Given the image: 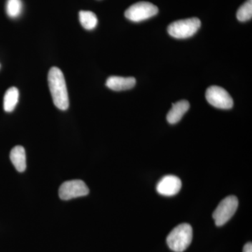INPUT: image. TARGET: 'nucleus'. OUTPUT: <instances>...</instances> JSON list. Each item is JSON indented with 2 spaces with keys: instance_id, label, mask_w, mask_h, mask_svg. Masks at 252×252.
Wrapping results in <instances>:
<instances>
[{
  "instance_id": "obj_1",
  "label": "nucleus",
  "mask_w": 252,
  "mask_h": 252,
  "mask_svg": "<svg viewBox=\"0 0 252 252\" xmlns=\"http://www.w3.org/2000/svg\"><path fill=\"white\" fill-rule=\"evenodd\" d=\"M49 90L55 106L61 110H67L69 107V96L65 79L59 68L53 67L48 74Z\"/></svg>"
},
{
  "instance_id": "obj_2",
  "label": "nucleus",
  "mask_w": 252,
  "mask_h": 252,
  "mask_svg": "<svg viewBox=\"0 0 252 252\" xmlns=\"http://www.w3.org/2000/svg\"><path fill=\"white\" fill-rule=\"evenodd\" d=\"M193 239V229L189 223H181L176 226L167 237L169 248L175 252H185Z\"/></svg>"
},
{
  "instance_id": "obj_3",
  "label": "nucleus",
  "mask_w": 252,
  "mask_h": 252,
  "mask_svg": "<svg viewBox=\"0 0 252 252\" xmlns=\"http://www.w3.org/2000/svg\"><path fill=\"white\" fill-rule=\"evenodd\" d=\"M200 26L201 22L198 18H187L172 23L167 28V32L176 39H187L193 36Z\"/></svg>"
},
{
  "instance_id": "obj_4",
  "label": "nucleus",
  "mask_w": 252,
  "mask_h": 252,
  "mask_svg": "<svg viewBox=\"0 0 252 252\" xmlns=\"http://www.w3.org/2000/svg\"><path fill=\"white\" fill-rule=\"evenodd\" d=\"M238 205V198L235 195H229L222 200L212 215L215 224L221 226L227 223L235 215Z\"/></svg>"
},
{
  "instance_id": "obj_5",
  "label": "nucleus",
  "mask_w": 252,
  "mask_h": 252,
  "mask_svg": "<svg viewBox=\"0 0 252 252\" xmlns=\"http://www.w3.org/2000/svg\"><path fill=\"white\" fill-rule=\"evenodd\" d=\"M158 13L157 6L147 1H140L130 6L125 12L126 18L132 22H141L153 17Z\"/></svg>"
},
{
  "instance_id": "obj_6",
  "label": "nucleus",
  "mask_w": 252,
  "mask_h": 252,
  "mask_svg": "<svg viewBox=\"0 0 252 252\" xmlns=\"http://www.w3.org/2000/svg\"><path fill=\"white\" fill-rule=\"evenodd\" d=\"M205 97L207 102L213 107L221 109H230L233 107V99L223 88L212 86L207 89Z\"/></svg>"
},
{
  "instance_id": "obj_7",
  "label": "nucleus",
  "mask_w": 252,
  "mask_h": 252,
  "mask_svg": "<svg viewBox=\"0 0 252 252\" xmlns=\"http://www.w3.org/2000/svg\"><path fill=\"white\" fill-rule=\"evenodd\" d=\"M59 197L61 200L86 196L89 193V189L83 181L74 180L64 182L59 189Z\"/></svg>"
},
{
  "instance_id": "obj_8",
  "label": "nucleus",
  "mask_w": 252,
  "mask_h": 252,
  "mask_svg": "<svg viewBox=\"0 0 252 252\" xmlns=\"http://www.w3.org/2000/svg\"><path fill=\"white\" fill-rule=\"evenodd\" d=\"M182 181L175 175H166L157 184L158 193L165 196H173L180 192Z\"/></svg>"
},
{
  "instance_id": "obj_9",
  "label": "nucleus",
  "mask_w": 252,
  "mask_h": 252,
  "mask_svg": "<svg viewBox=\"0 0 252 252\" xmlns=\"http://www.w3.org/2000/svg\"><path fill=\"white\" fill-rule=\"evenodd\" d=\"M136 80L134 77H122L112 76L106 81V86L109 89L115 91L129 90L135 86Z\"/></svg>"
},
{
  "instance_id": "obj_10",
  "label": "nucleus",
  "mask_w": 252,
  "mask_h": 252,
  "mask_svg": "<svg viewBox=\"0 0 252 252\" xmlns=\"http://www.w3.org/2000/svg\"><path fill=\"white\" fill-rule=\"evenodd\" d=\"M190 104L188 101L180 100L172 104V109L169 111L167 115V120L169 124H175L180 122L186 113L188 112Z\"/></svg>"
},
{
  "instance_id": "obj_11",
  "label": "nucleus",
  "mask_w": 252,
  "mask_h": 252,
  "mask_svg": "<svg viewBox=\"0 0 252 252\" xmlns=\"http://www.w3.org/2000/svg\"><path fill=\"white\" fill-rule=\"evenodd\" d=\"M10 159L18 172H23L26 170V150L22 146H16L11 151Z\"/></svg>"
},
{
  "instance_id": "obj_12",
  "label": "nucleus",
  "mask_w": 252,
  "mask_h": 252,
  "mask_svg": "<svg viewBox=\"0 0 252 252\" xmlns=\"http://www.w3.org/2000/svg\"><path fill=\"white\" fill-rule=\"evenodd\" d=\"M19 99V91L16 87H11L5 93L3 107L5 112H11L16 108Z\"/></svg>"
},
{
  "instance_id": "obj_13",
  "label": "nucleus",
  "mask_w": 252,
  "mask_h": 252,
  "mask_svg": "<svg viewBox=\"0 0 252 252\" xmlns=\"http://www.w3.org/2000/svg\"><path fill=\"white\" fill-rule=\"evenodd\" d=\"M79 21L83 28L87 31L94 29L98 23L97 16L90 11H81L79 12Z\"/></svg>"
},
{
  "instance_id": "obj_14",
  "label": "nucleus",
  "mask_w": 252,
  "mask_h": 252,
  "mask_svg": "<svg viewBox=\"0 0 252 252\" xmlns=\"http://www.w3.org/2000/svg\"><path fill=\"white\" fill-rule=\"evenodd\" d=\"M23 2L21 0H7L6 12L11 18H16L21 16L23 11Z\"/></svg>"
},
{
  "instance_id": "obj_15",
  "label": "nucleus",
  "mask_w": 252,
  "mask_h": 252,
  "mask_svg": "<svg viewBox=\"0 0 252 252\" xmlns=\"http://www.w3.org/2000/svg\"><path fill=\"white\" fill-rule=\"evenodd\" d=\"M237 18L240 22L250 21L252 17V0H248L242 5L236 14Z\"/></svg>"
},
{
  "instance_id": "obj_16",
  "label": "nucleus",
  "mask_w": 252,
  "mask_h": 252,
  "mask_svg": "<svg viewBox=\"0 0 252 252\" xmlns=\"http://www.w3.org/2000/svg\"><path fill=\"white\" fill-rule=\"evenodd\" d=\"M243 252H252V243H247L244 246Z\"/></svg>"
},
{
  "instance_id": "obj_17",
  "label": "nucleus",
  "mask_w": 252,
  "mask_h": 252,
  "mask_svg": "<svg viewBox=\"0 0 252 252\" xmlns=\"http://www.w3.org/2000/svg\"><path fill=\"white\" fill-rule=\"evenodd\" d=\"M0 67H1V64H0Z\"/></svg>"
}]
</instances>
